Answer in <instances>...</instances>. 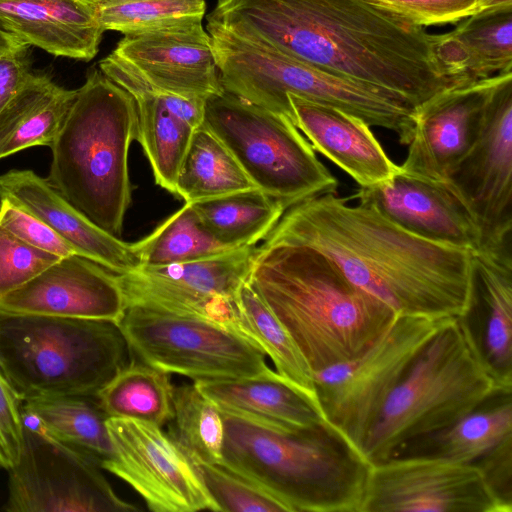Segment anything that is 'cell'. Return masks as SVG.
Here are the masks:
<instances>
[{"instance_id":"1","label":"cell","mask_w":512,"mask_h":512,"mask_svg":"<svg viewBox=\"0 0 512 512\" xmlns=\"http://www.w3.org/2000/svg\"><path fill=\"white\" fill-rule=\"evenodd\" d=\"M207 21L417 109L464 84L438 64L434 34L367 0H217Z\"/></svg>"},{"instance_id":"2","label":"cell","mask_w":512,"mask_h":512,"mask_svg":"<svg viewBox=\"0 0 512 512\" xmlns=\"http://www.w3.org/2000/svg\"><path fill=\"white\" fill-rule=\"evenodd\" d=\"M266 243L313 248L334 261L345 276L397 314L458 318L467 308L475 256L421 238L375 209L325 194L288 208Z\"/></svg>"},{"instance_id":"3","label":"cell","mask_w":512,"mask_h":512,"mask_svg":"<svg viewBox=\"0 0 512 512\" xmlns=\"http://www.w3.org/2000/svg\"><path fill=\"white\" fill-rule=\"evenodd\" d=\"M248 282L288 331L313 374L357 358L397 315L351 282L329 257L303 245L263 242Z\"/></svg>"},{"instance_id":"4","label":"cell","mask_w":512,"mask_h":512,"mask_svg":"<svg viewBox=\"0 0 512 512\" xmlns=\"http://www.w3.org/2000/svg\"><path fill=\"white\" fill-rule=\"evenodd\" d=\"M221 413V463L277 498L289 512H360L371 463L328 422L289 430Z\"/></svg>"},{"instance_id":"5","label":"cell","mask_w":512,"mask_h":512,"mask_svg":"<svg viewBox=\"0 0 512 512\" xmlns=\"http://www.w3.org/2000/svg\"><path fill=\"white\" fill-rule=\"evenodd\" d=\"M134 98L91 70L50 146L47 181L104 231L120 238L131 203L128 153L137 138Z\"/></svg>"},{"instance_id":"6","label":"cell","mask_w":512,"mask_h":512,"mask_svg":"<svg viewBox=\"0 0 512 512\" xmlns=\"http://www.w3.org/2000/svg\"><path fill=\"white\" fill-rule=\"evenodd\" d=\"M224 91L288 117V95L329 105L394 132L401 144L410 142L417 108L389 90L340 77L291 57L261 42L242 37L207 21Z\"/></svg>"},{"instance_id":"7","label":"cell","mask_w":512,"mask_h":512,"mask_svg":"<svg viewBox=\"0 0 512 512\" xmlns=\"http://www.w3.org/2000/svg\"><path fill=\"white\" fill-rule=\"evenodd\" d=\"M132 360L118 323L0 310V373L22 402L95 397Z\"/></svg>"},{"instance_id":"8","label":"cell","mask_w":512,"mask_h":512,"mask_svg":"<svg viewBox=\"0 0 512 512\" xmlns=\"http://www.w3.org/2000/svg\"><path fill=\"white\" fill-rule=\"evenodd\" d=\"M496 388L457 318L450 319L390 394L361 452L371 464L387 460L404 443L473 411Z\"/></svg>"},{"instance_id":"9","label":"cell","mask_w":512,"mask_h":512,"mask_svg":"<svg viewBox=\"0 0 512 512\" xmlns=\"http://www.w3.org/2000/svg\"><path fill=\"white\" fill-rule=\"evenodd\" d=\"M203 125L224 143L254 186L286 210L336 193L338 180L288 117L223 91L206 99Z\"/></svg>"},{"instance_id":"10","label":"cell","mask_w":512,"mask_h":512,"mask_svg":"<svg viewBox=\"0 0 512 512\" xmlns=\"http://www.w3.org/2000/svg\"><path fill=\"white\" fill-rule=\"evenodd\" d=\"M450 319L397 314L357 358L314 373L323 419L361 451L390 394Z\"/></svg>"},{"instance_id":"11","label":"cell","mask_w":512,"mask_h":512,"mask_svg":"<svg viewBox=\"0 0 512 512\" xmlns=\"http://www.w3.org/2000/svg\"><path fill=\"white\" fill-rule=\"evenodd\" d=\"M140 361L195 380L245 378L272 370L263 351L213 322L131 305L118 323Z\"/></svg>"},{"instance_id":"12","label":"cell","mask_w":512,"mask_h":512,"mask_svg":"<svg viewBox=\"0 0 512 512\" xmlns=\"http://www.w3.org/2000/svg\"><path fill=\"white\" fill-rule=\"evenodd\" d=\"M445 183L474 221L477 253L512 261V71L493 90L475 143Z\"/></svg>"},{"instance_id":"13","label":"cell","mask_w":512,"mask_h":512,"mask_svg":"<svg viewBox=\"0 0 512 512\" xmlns=\"http://www.w3.org/2000/svg\"><path fill=\"white\" fill-rule=\"evenodd\" d=\"M100 465L39 429L23 425L17 463L8 469V512H129Z\"/></svg>"},{"instance_id":"14","label":"cell","mask_w":512,"mask_h":512,"mask_svg":"<svg viewBox=\"0 0 512 512\" xmlns=\"http://www.w3.org/2000/svg\"><path fill=\"white\" fill-rule=\"evenodd\" d=\"M256 250L251 245L191 262L140 265L119 275L126 307L141 305L201 318L244 337L237 297Z\"/></svg>"},{"instance_id":"15","label":"cell","mask_w":512,"mask_h":512,"mask_svg":"<svg viewBox=\"0 0 512 512\" xmlns=\"http://www.w3.org/2000/svg\"><path fill=\"white\" fill-rule=\"evenodd\" d=\"M113 451L101 462L131 486L154 512L219 511L187 453L162 427L107 418Z\"/></svg>"},{"instance_id":"16","label":"cell","mask_w":512,"mask_h":512,"mask_svg":"<svg viewBox=\"0 0 512 512\" xmlns=\"http://www.w3.org/2000/svg\"><path fill=\"white\" fill-rule=\"evenodd\" d=\"M360 512H506L474 464L390 458L371 464Z\"/></svg>"},{"instance_id":"17","label":"cell","mask_w":512,"mask_h":512,"mask_svg":"<svg viewBox=\"0 0 512 512\" xmlns=\"http://www.w3.org/2000/svg\"><path fill=\"white\" fill-rule=\"evenodd\" d=\"M505 73L453 86L420 106L401 170L445 182L475 143L491 94Z\"/></svg>"},{"instance_id":"18","label":"cell","mask_w":512,"mask_h":512,"mask_svg":"<svg viewBox=\"0 0 512 512\" xmlns=\"http://www.w3.org/2000/svg\"><path fill=\"white\" fill-rule=\"evenodd\" d=\"M126 309L119 275L73 254L0 297V310L119 323Z\"/></svg>"},{"instance_id":"19","label":"cell","mask_w":512,"mask_h":512,"mask_svg":"<svg viewBox=\"0 0 512 512\" xmlns=\"http://www.w3.org/2000/svg\"><path fill=\"white\" fill-rule=\"evenodd\" d=\"M112 52L158 91L203 99L224 91L202 23L124 35Z\"/></svg>"},{"instance_id":"20","label":"cell","mask_w":512,"mask_h":512,"mask_svg":"<svg viewBox=\"0 0 512 512\" xmlns=\"http://www.w3.org/2000/svg\"><path fill=\"white\" fill-rule=\"evenodd\" d=\"M351 198L421 238L474 253L479 250L474 221L445 182L413 176L400 168L386 181L360 187Z\"/></svg>"},{"instance_id":"21","label":"cell","mask_w":512,"mask_h":512,"mask_svg":"<svg viewBox=\"0 0 512 512\" xmlns=\"http://www.w3.org/2000/svg\"><path fill=\"white\" fill-rule=\"evenodd\" d=\"M0 200L35 216L71 245L78 255L117 275L130 273L141 265L132 243L98 227L46 178L32 170L13 169L0 175Z\"/></svg>"},{"instance_id":"22","label":"cell","mask_w":512,"mask_h":512,"mask_svg":"<svg viewBox=\"0 0 512 512\" xmlns=\"http://www.w3.org/2000/svg\"><path fill=\"white\" fill-rule=\"evenodd\" d=\"M293 123L312 148L346 172L360 187L386 181L394 163L364 120L338 108L288 95Z\"/></svg>"},{"instance_id":"23","label":"cell","mask_w":512,"mask_h":512,"mask_svg":"<svg viewBox=\"0 0 512 512\" xmlns=\"http://www.w3.org/2000/svg\"><path fill=\"white\" fill-rule=\"evenodd\" d=\"M475 277L457 318L497 387H512V261L474 253Z\"/></svg>"},{"instance_id":"24","label":"cell","mask_w":512,"mask_h":512,"mask_svg":"<svg viewBox=\"0 0 512 512\" xmlns=\"http://www.w3.org/2000/svg\"><path fill=\"white\" fill-rule=\"evenodd\" d=\"M0 28L27 46L84 61L104 32L89 0H0Z\"/></svg>"},{"instance_id":"25","label":"cell","mask_w":512,"mask_h":512,"mask_svg":"<svg viewBox=\"0 0 512 512\" xmlns=\"http://www.w3.org/2000/svg\"><path fill=\"white\" fill-rule=\"evenodd\" d=\"M100 71L125 89L137 108V138L151 165L156 184L176 195L178 173L194 129L167 107L165 92L150 86L127 62L111 52Z\"/></svg>"},{"instance_id":"26","label":"cell","mask_w":512,"mask_h":512,"mask_svg":"<svg viewBox=\"0 0 512 512\" xmlns=\"http://www.w3.org/2000/svg\"><path fill=\"white\" fill-rule=\"evenodd\" d=\"M433 51L441 69L459 83L512 71V8L479 13L434 34Z\"/></svg>"},{"instance_id":"27","label":"cell","mask_w":512,"mask_h":512,"mask_svg":"<svg viewBox=\"0 0 512 512\" xmlns=\"http://www.w3.org/2000/svg\"><path fill=\"white\" fill-rule=\"evenodd\" d=\"M193 383L221 411L284 429H304L324 420L319 411L274 370L252 377L195 380Z\"/></svg>"},{"instance_id":"28","label":"cell","mask_w":512,"mask_h":512,"mask_svg":"<svg viewBox=\"0 0 512 512\" xmlns=\"http://www.w3.org/2000/svg\"><path fill=\"white\" fill-rule=\"evenodd\" d=\"M509 435L512 387H498L473 411L443 429L404 443L390 458H435L472 464Z\"/></svg>"},{"instance_id":"29","label":"cell","mask_w":512,"mask_h":512,"mask_svg":"<svg viewBox=\"0 0 512 512\" xmlns=\"http://www.w3.org/2000/svg\"><path fill=\"white\" fill-rule=\"evenodd\" d=\"M76 90L65 89L47 75L29 73L0 112V159L33 146H51Z\"/></svg>"},{"instance_id":"30","label":"cell","mask_w":512,"mask_h":512,"mask_svg":"<svg viewBox=\"0 0 512 512\" xmlns=\"http://www.w3.org/2000/svg\"><path fill=\"white\" fill-rule=\"evenodd\" d=\"M22 413L34 419L39 430L91 457L99 465L112 454L108 416L95 397L30 399L24 401Z\"/></svg>"},{"instance_id":"31","label":"cell","mask_w":512,"mask_h":512,"mask_svg":"<svg viewBox=\"0 0 512 512\" xmlns=\"http://www.w3.org/2000/svg\"><path fill=\"white\" fill-rule=\"evenodd\" d=\"M237 302L243 336L259 347L274 364L276 373L321 414L313 372L288 331L248 280L240 287Z\"/></svg>"},{"instance_id":"32","label":"cell","mask_w":512,"mask_h":512,"mask_svg":"<svg viewBox=\"0 0 512 512\" xmlns=\"http://www.w3.org/2000/svg\"><path fill=\"white\" fill-rule=\"evenodd\" d=\"M189 204L209 232L234 248L265 239L286 211L280 201L258 188Z\"/></svg>"},{"instance_id":"33","label":"cell","mask_w":512,"mask_h":512,"mask_svg":"<svg viewBox=\"0 0 512 512\" xmlns=\"http://www.w3.org/2000/svg\"><path fill=\"white\" fill-rule=\"evenodd\" d=\"M252 188L224 143L204 125L195 129L178 173L176 196L192 203Z\"/></svg>"},{"instance_id":"34","label":"cell","mask_w":512,"mask_h":512,"mask_svg":"<svg viewBox=\"0 0 512 512\" xmlns=\"http://www.w3.org/2000/svg\"><path fill=\"white\" fill-rule=\"evenodd\" d=\"M170 374L134 359L95 396L108 417L131 418L163 427L173 418Z\"/></svg>"},{"instance_id":"35","label":"cell","mask_w":512,"mask_h":512,"mask_svg":"<svg viewBox=\"0 0 512 512\" xmlns=\"http://www.w3.org/2000/svg\"><path fill=\"white\" fill-rule=\"evenodd\" d=\"M141 265L163 266L214 257L233 249L209 232L189 203L132 243Z\"/></svg>"},{"instance_id":"36","label":"cell","mask_w":512,"mask_h":512,"mask_svg":"<svg viewBox=\"0 0 512 512\" xmlns=\"http://www.w3.org/2000/svg\"><path fill=\"white\" fill-rule=\"evenodd\" d=\"M173 425L168 432L192 461L221 463L223 417L217 405L195 384L174 387Z\"/></svg>"},{"instance_id":"37","label":"cell","mask_w":512,"mask_h":512,"mask_svg":"<svg viewBox=\"0 0 512 512\" xmlns=\"http://www.w3.org/2000/svg\"><path fill=\"white\" fill-rule=\"evenodd\" d=\"M106 30L124 35L202 23L205 0H89Z\"/></svg>"},{"instance_id":"38","label":"cell","mask_w":512,"mask_h":512,"mask_svg":"<svg viewBox=\"0 0 512 512\" xmlns=\"http://www.w3.org/2000/svg\"><path fill=\"white\" fill-rule=\"evenodd\" d=\"M192 462L219 511L289 512L277 498L224 464Z\"/></svg>"},{"instance_id":"39","label":"cell","mask_w":512,"mask_h":512,"mask_svg":"<svg viewBox=\"0 0 512 512\" xmlns=\"http://www.w3.org/2000/svg\"><path fill=\"white\" fill-rule=\"evenodd\" d=\"M420 27L454 24L473 15L511 9L512 0H367Z\"/></svg>"},{"instance_id":"40","label":"cell","mask_w":512,"mask_h":512,"mask_svg":"<svg viewBox=\"0 0 512 512\" xmlns=\"http://www.w3.org/2000/svg\"><path fill=\"white\" fill-rule=\"evenodd\" d=\"M59 259L25 243L0 225V297L22 286Z\"/></svg>"},{"instance_id":"41","label":"cell","mask_w":512,"mask_h":512,"mask_svg":"<svg viewBox=\"0 0 512 512\" xmlns=\"http://www.w3.org/2000/svg\"><path fill=\"white\" fill-rule=\"evenodd\" d=\"M0 225L25 243L60 258L77 254L48 225L5 200H0Z\"/></svg>"},{"instance_id":"42","label":"cell","mask_w":512,"mask_h":512,"mask_svg":"<svg viewBox=\"0 0 512 512\" xmlns=\"http://www.w3.org/2000/svg\"><path fill=\"white\" fill-rule=\"evenodd\" d=\"M474 464L493 496L506 512H512V435L489 449Z\"/></svg>"},{"instance_id":"43","label":"cell","mask_w":512,"mask_h":512,"mask_svg":"<svg viewBox=\"0 0 512 512\" xmlns=\"http://www.w3.org/2000/svg\"><path fill=\"white\" fill-rule=\"evenodd\" d=\"M21 400L0 373V467L10 469L20 456L23 441Z\"/></svg>"},{"instance_id":"44","label":"cell","mask_w":512,"mask_h":512,"mask_svg":"<svg viewBox=\"0 0 512 512\" xmlns=\"http://www.w3.org/2000/svg\"><path fill=\"white\" fill-rule=\"evenodd\" d=\"M21 52L0 54V112L20 89L28 74Z\"/></svg>"},{"instance_id":"45","label":"cell","mask_w":512,"mask_h":512,"mask_svg":"<svg viewBox=\"0 0 512 512\" xmlns=\"http://www.w3.org/2000/svg\"><path fill=\"white\" fill-rule=\"evenodd\" d=\"M28 46L0 28V54L25 51Z\"/></svg>"}]
</instances>
